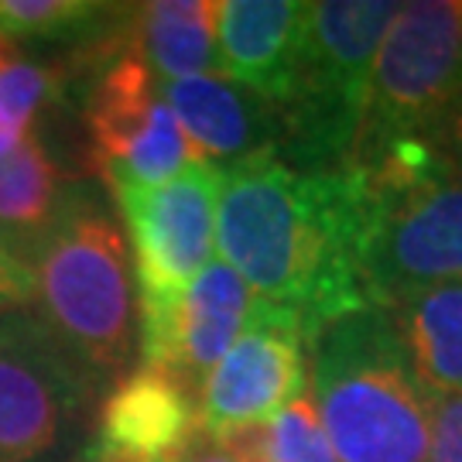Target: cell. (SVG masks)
<instances>
[{
    "label": "cell",
    "instance_id": "cell-1",
    "mask_svg": "<svg viewBox=\"0 0 462 462\" xmlns=\"http://www.w3.org/2000/svg\"><path fill=\"white\" fill-rule=\"evenodd\" d=\"M216 247L254 295L301 315L312 339L370 309L366 196L353 162L305 168L261 151L219 165Z\"/></svg>",
    "mask_w": 462,
    "mask_h": 462
},
{
    "label": "cell",
    "instance_id": "cell-2",
    "mask_svg": "<svg viewBox=\"0 0 462 462\" xmlns=\"http://www.w3.org/2000/svg\"><path fill=\"white\" fill-rule=\"evenodd\" d=\"M38 319L99 387L124 377L137 349L141 315L131 250L114 213L72 182L32 254Z\"/></svg>",
    "mask_w": 462,
    "mask_h": 462
},
{
    "label": "cell",
    "instance_id": "cell-3",
    "mask_svg": "<svg viewBox=\"0 0 462 462\" xmlns=\"http://www.w3.org/2000/svg\"><path fill=\"white\" fill-rule=\"evenodd\" d=\"M366 196L364 288L391 312L439 284L462 281V168L431 137L356 151Z\"/></svg>",
    "mask_w": 462,
    "mask_h": 462
},
{
    "label": "cell",
    "instance_id": "cell-4",
    "mask_svg": "<svg viewBox=\"0 0 462 462\" xmlns=\"http://www.w3.org/2000/svg\"><path fill=\"white\" fill-rule=\"evenodd\" d=\"M319 421L339 462H429L431 394L383 309L329 322L309 349Z\"/></svg>",
    "mask_w": 462,
    "mask_h": 462
},
{
    "label": "cell",
    "instance_id": "cell-5",
    "mask_svg": "<svg viewBox=\"0 0 462 462\" xmlns=\"http://www.w3.org/2000/svg\"><path fill=\"white\" fill-rule=\"evenodd\" d=\"M401 4L326 0L309 4L295 89L278 110L281 148L291 165H343L364 131L380 42Z\"/></svg>",
    "mask_w": 462,
    "mask_h": 462
},
{
    "label": "cell",
    "instance_id": "cell-6",
    "mask_svg": "<svg viewBox=\"0 0 462 462\" xmlns=\"http://www.w3.org/2000/svg\"><path fill=\"white\" fill-rule=\"evenodd\" d=\"M114 196L131 230L141 315L137 343L148 364L165 339L185 288L213 261L219 165L196 162L162 185H120Z\"/></svg>",
    "mask_w": 462,
    "mask_h": 462
},
{
    "label": "cell",
    "instance_id": "cell-7",
    "mask_svg": "<svg viewBox=\"0 0 462 462\" xmlns=\"http://www.w3.org/2000/svg\"><path fill=\"white\" fill-rule=\"evenodd\" d=\"M459 93L462 0L401 4L374 59L364 131L353 154L408 137L439 141Z\"/></svg>",
    "mask_w": 462,
    "mask_h": 462
},
{
    "label": "cell",
    "instance_id": "cell-8",
    "mask_svg": "<svg viewBox=\"0 0 462 462\" xmlns=\"http://www.w3.org/2000/svg\"><path fill=\"white\" fill-rule=\"evenodd\" d=\"M309 349L312 332L305 319L257 298L244 332L199 383V435L236 442L264 429L305 394Z\"/></svg>",
    "mask_w": 462,
    "mask_h": 462
},
{
    "label": "cell",
    "instance_id": "cell-9",
    "mask_svg": "<svg viewBox=\"0 0 462 462\" xmlns=\"http://www.w3.org/2000/svg\"><path fill=\"white\" fill-rule=\"evenodd\" d=\"M97 391L32 309L0 315V462H45Z\"/></svg>",
    "mask_w": 462,
    "mask_h": 462
},
{
    "label": "cell",
    "instance_id": "cell-10",
    "mask_svg": "<svg viewBox=\"0 0 462 462\" xmlns=\"http://www.w3.org/2000/svg\"><path fill=\"white\" fill-rule=\"evenodd\" d=\"M86 127L114 189L162 185L202 162L134 49L106 55L86 97Z\"/></svg>",
    "mask_w": 462,
    "mask_h": 462
},
{
    "label": "cell",
    "instance_id": "cell-11",
    "mask_svg": "<svg viewBox=\"0 0 462 462\" xmlns=\"http://www.w3.org/2000/svg\"><path fill=\"white\" fill-rule=\"evenodd\" d=\"M309 4L298 0H219V76L281 110L295 89Z\"/></svg>",
    "mask_w": 462,
    "mask_h": 462
},
{
    "label": "cell",
    "instance_id": "cell-12",
    "mask_svg": "<svg viewBox=\"0 0 462 462\" xmlns=\"http://www.w3.org/2000/svg\"><path fill=\"white\" fill-rule=\"evenodd\" d=\"M196 435V391L168 370L141 364L103 401L93 446L134 462H179Z\"/></svg>",
    "mask_w": 462,
    "mask_h": 462
},
{
    "label": "cell",
    "instance_id": "cell-13",
    "mask_svg": "<svg viewBox=\"0 0 462 462\" xmlns=\"http://www.w3.org/2000/svg\"><path fill=\"white\" fill-rule=\"evenodd\" d=\"M257 295L230 264L213 257L206 271L185 288L171 315L165 339L144 366H158L196 391L213 370L233 339L244 332Z\"/></svg>",
    "mask_w": 462,
    "mask_h": 462
},
{
    "label": "cell",
    "instance_id": "cell-14",
    "mask_svg": "<svg viewBox=\"0 0 462 462\" xmlns=\"http://www.w3.org/2000/svg\"><path fill=\"white\" fill-rule=\"evenodd\" d=\"M189 144L202 162H240L281 148L278 110L223 76H189L158 83Z\"/></svg>",
    "mask_w": 462,
    "mask_h": 462
},
{
    "label": "cell",
    "instance_id": "cell-15",
    "mask_svg": "<svg viewBox=\"0 0 462 462\" xmlns=\"http://www.w3.org/2000/svg\"><path fill=\"white\" fill-rule=\"evenodd\" d=\"M216 0H154L131 11L127 42L158 83L219 76Z\"/></svg>",
    "mask_w": 462,
    "mask_h": 462
},
{
    "label": "cell",
    "instance_id": "cell-16",
    "mask_svg": "<svg viewBox=\"0 0 462 462\" xmlns=\"http://www.w3.org/2000/svg\"><path fill=\"white\" fill-rule=\"evenodd\" d=\"M69 185L38 131L0 154V240L24 267L32 264Z\"/></svg>",
    "mask_w": 462,
    "mask_h": 462
},
{
    "label": "cell",
    "instance_id": "cell-17",
    "mask_svg": "<svg viewBox=\"0 0 462 462\" xmlns=\"http://www.w3.org/2000/svg\"><path fill=\"white\" fill-rule=\"evenodd\" d=\"M387 315L421 387L431 397L462 394V281L429 288Z\"/></svg>",
    "mask_w": 462,
    "mask_h": 462
},
{
    "label": "cell",
    "instance_id": "cell-18",
    "mask_svg": "<svg viewBox=\"0 0 462 462\" xmlns=\"http://www.w3.org/2000/svg\"><path fill=\"white\" fill-rule=\"evenodd\" d=\"M131 7L93 0H0L4 42H114Z\"/></svg>",
    "mask_w": 462,
    "mask_h": 462
},
{
    "label": "cell",
    "instance_id": "cell-19",
    "mask_svg": "<svg viewBox=\"0 0 462 462\" xmlns=\"http://www.w3.org/2000/svg\"><path fill=\"white\" fill-rule=\"evenodd\" d=\"M55 97H62V72L24 59H11L0 69V154L38 131V114Z\"/></svg>",
    "mask_w": 462,
    "mask_h": 462
},
{
    "label": "cell",
    "instance_id": "cell-20",
    "mask_svg": "<svg viewBox=\"0 0 462 462\" xmlns=\"http://www.w3.org/2000/svg\"><path fill=\"white\" fill-rule=\"evenodd\" d=\"M250 446L257 452V462H339L319 421L312 394H301L274 414L264 429L250 435Z\"/></svg>",
    "mask_w": 462,
    "mask_h": 462
},
{
    "label": "cell",
    "instance_id": "cell-21",
    "mask_svg": "<svg viewBox=\"0 0 462 462\" xmlns=\"http://www.w3.org/2000/svg\"><path fill=\"white\" fill-rule=\"evenodd\" d=\"M429 462H462V394L431 397Z\"/></svg>",
    "mask_w": 462,
    "mask_h": 462
},
{
    "label": "cell",
    "instance_id": "cell-22",
    "mask_svg": "<svg viewBox=\"0 0 462 462\" xmlns=\"http://www.w3.org/2000/svg\"><path fill=\"white\" fill-rule=\"evenodd\" d=\"M34 301V278L32 271L17 261L11 250L0 240V315L28 309Z\"/></svg>",
    "mask_w": 462,
    "mask_h": 462
},
{
    "label": "cell",
    "instance_id": "cell-23",
    "mask_svg": "<svg viewBox=\"0 0 462 462\" xmlns=\"http://www.w3.org/2000/svg\"><path fill=\"white\" fill-rule=\"evenodd\" d=\"M179 462H257V452L250 446V435L236 442H209L199 435Z\"/></svg>",
    "mask_w": 462,
    "mask_h": 462
},
{
    "label": "cell",
    "instance_id": "cell-24",
    "mask_svg": "<svg viewBox=\"0 0 462 462\" xmlns=\"http://www.w3.org/2000/svg\"><path fill=\"white\" fill-rule=\"evenodd\" d=\"M439 148L446 151L448 158L462 168V93L456 97L452 110L442 120V131H439Z\"/></svg>",
    "mask_w": 462,
    "mask_h": 462
},
{
    "label": "cell",
    "instance_id": "cell-25",
    "mask_svg": "<svg viewBox=\"0 0 462 462\" xmlns=\"http://www.w3.org/2000/svg\"><path fill=\"white\" fill-rule=\"evenodd\" d=\"M79 462H134V459H120V456H110V452H103V448L89 446L83 452V459Z\"/></svg>",
    "mask_w": 462,
    "mask_h": 462
},
{
    "label": "cell",
    "instance_id": "cell-26",
    "mask_svg": "<svg viewBox=\"0 0 462 462\" xmlns=\"http://www.w3.org/2000/svg\"><path fill=\"white\" fill-rule=\"evenodd\" d=\"M11 49H14V45L0 38V69H4V66H7V62H11Z\"/></svg>",
    "mask_w": 462,
    "mask_h": 462
}]
</instances>
